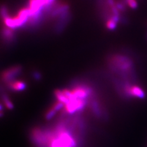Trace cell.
Returning a JSON list of instances; mask_svg holds the SVG:
<instances>
[{
    "mask_svg": "<svg viewBox=\"0 0 147 147\" xmlns=\"http://www.w3.org/2000/svg\"><path fill=\"white\" fill-rule=\"evenodd\" d=\"M3 105L0 102V112H3Z\"/></svg>",
    "mask_w": 147,
    "mask_h": 147,
    "instance_id": "obj_10",
    "label": "cell"
},
{
    "mask_svg": "<svg viewBox=\"0 0 147 147\" xmlns=\"http://www.w3.org/2000/svg\"><path fill=\"white\" fill-rule=\"evenodd\" d=\"M109 70L118 77L115 79L134 83L136 80L134 64L132 59L123 54H113L107 59Z\"/></svg>",
    "mask_w": 147,
    "mask_h": 147,
    "instance_id": "obj_1",
    "label": "cell"
},
{
    "mask_svg": "<svg viewBox=\"0 0 147 147\" xmlns=\"http://www.w3.org/2000/svg\"><path fill=\"white\" fill-rule=\"evenodd\" d=\"M33 76L34 79L36 80H39L42 78V76H41V74L39 71H34L33 73Z\"/></svg>",
    "mask_w": 147,
    "mask_h": 147,
    "instance_id": "obj_9",
    "label": "cell"
},
{
    "mask_svg": "<svg viewBox=\"0 0 147 147\" xmlns=\"http://www.w3.org/2000/svg\"><path fill=\"white\" fill-rule=\"evenodd\" d=\"M6 85L9 90L17 93L24 91L27 88V84L25 81L17 79L7 83Z\"/></svg>",
    "mask_w": 147,
    "mask_h": 147,
    "instance_id": "obj_4",
    "label": "cell"
},
{
    "mask_svg": "<svg viewBox=\"0 0 147 147\" xmlns=\"http://www.w3.org/2000/svg\"><path fill=\"white\" fill-rule=\"evenodd\" d=\"M64 106V104L59 102V101L57 100L56 102L53 103L51 106L47 110V111L45 112L44 115V117L45 119H47V120H50V119L54 118L59 111L63 110Z\"/></svg>",
    "mask_w": 147,
    "mask_h": 147,
    "instance_id": "obj_5",
    "label": "cell"
},
{
    "mask_svg": "<svg viewBox=\"0 0 147 147\" xmlns=\"http://www.w3.org/2000/svg\"><path fill=\"white\" fill-rule=\"evenodd\" d=\"M23 68L20 65H15L5 69L0 74V80L4 84L16 79L22 72Z\"/></svg>",
    "mask_w": 147,
    "mask_h": 147,
    "instance_id": "obj_2",
    "label": "cell"
},
{
    "mask_svg": "<svg viewBox=\"0 0 147 147\" xmlns=\"http://www.w3.org/2000/svg\"><path fill=\"white\" fill-rule=\"evenodd\" d=\"M1 99L2 102L3 103V105H4L7 109L8 110H12L14 108V105L13 104V102L9 98V96L6 94H1Z\"/></svg>",
    "mask_w": 147,
    "mask_h": 147,
    "instance_id": "obj_6",
    "label": "cell"
},
{
    "mask_svg": "<svg viewBox=\"0 0 147 147\" xmlns=\"http://www.w3.org/2000/svg\"><path fill=\"white\" fill-rule=\"evenodd\" d=\"M126 3L131 8H136L137 6V3L136 0H126Z\"/></svg>",
    "mask_w": 147,
    "mask_h": 147,
    "instance_id": "obj_8",
    "label": "cell"
},
{
    "mask_svg": "<svg viewBox=\"0 0 147 147\" xmlns=\"http://www.w3.org/2000/svg\"><path fill=\"white\" fill-rule=\"evenodd\" d=\"M106 26L109 30H114L117 27V22L112 18H109L107 22Z\"/></svg>",
    "mask_w": 147,
    "mask_h": 147,
    "instance_id": "obj_7",
    "label": "cell"
},
{
    "mask_svg": "<svg viewBox=\"0 0 147 147\" xmlns=\"http://www.w3.org/2000/svg\"><path fill=\"white\" fill-rule=\"evenodd\" d=\"M4 116V112H0V118H1Z\"/></svg>",
    "mask_w": 147,
    "mask_h": 147,
    "instance_id": "obj_11",
    "label": "cell"
},
{
    "mask_svg": "<svg viewBox=\"0 0 147 147\" xmlns=\"http://www.w3.org/2000/svg\"><path fill=\"white\" fill-rule=\"evenodd\" d=\"M145 91L140 85L136 84H133L129 91V98L130 99H143L146 98Z\"/></svg>",
    "mask_w": 147,
    "mask_h": 147,
    "instance_id": "obj_3",
    "label": "cell"
}]
</instances>
